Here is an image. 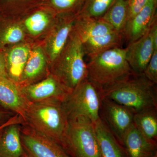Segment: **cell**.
Returning <instances> with one entry per match:
<instances>
[{
    "label": "cell",
    "instance_id": "cell-33",
    "mask_svg": "<svg viewBox=\"0 0 157 157\" xmlns=\"http://www.w3.org/2000/svg\"><path fill=\"white\" fill-rule=\"evenodd\" d=\"M155 2L157 3V0H154Z\"/></svg>",
    "mask_w": 157,
    "mask_h": 157
},
{
    "label": "cell",
    "instance_id": "cell-35",
    "mask_svg": "<svg viewBox=\"0 0 157 157\" xmlns=\"http://www.w3.org/2000/svg\"><path fill=\"white\" fill-rule=\"evenodd\" d=\"M154 157H157V155H156Z\"/></svg>",
    "mask_w": 157,
    "mask_h": 157
},
{
    "label": "cell",
    "instance_id": "cell-8",
    "mask_svg": "<svg viewBox=\"0 0 157 157\" xmlns=\"http://www.w3.org/2000/svg\"><path fill=\"white\" fill-rule=\"evenodd\" d=\"M100 118L119 143L134 124V113L127 107L102 97Z\"/></svg>",
    "mask_w": 157,
    "mask_h": 157
},
{
    "label": "cell",
    "instance_id": "cell-24",
    "mask_svg": "<svg viewBox=\"0 0 157 157\" xmlns=\"http://www.w3.org/2000/svg\"><path fill=\"white\" fill-rule=\"evenodd\" d=\"M128 0H113L101 19L122 34L127 23Z\"/></svg>",
    "mask_w": 157,
    "mask_h": 157
},
{
    "label": "cell",
    "instance_id": "cell-20",
    "mask_svg": "<svg viewBox=\"0 0 157 157\" xmlns=\"http://www.w3.org/2000/svg\"><path fill=\"white\" fill-rule=\"evenodd\" d=\"M20 132V124H15L6 127L0 133V157L24 155Z\"/></svg>",
    "mask_w": 157,
    "mask_h": 157
},
{
    "label": "cell",
    "instance_id": "cell-22",
    "mask_svg": "<svg viewBox=\"0 0 157 157\" xmlns=\"http://www.w3.org/2000/svg\"><path fill=\"white\" fill-rule=\"evenodd\" d=\"M157 107L149 108L134 113V124L137 130L149 141L157 143Z\"/></svg>",
    "mask_w": 157,
    "mask_h": 157
},
{
    "label": "cell",
    "instance_id": "cell-17",
    "mask_svg": "<svg viewBox=\"0 0 157 157\" xmlns=\"http://www.w3.org/2000/svg\"><path fill=\"white\" fill-rule=\"evenodd\" d=\"M29 103L19 86L11 81L0 80V104L21 116L24 122Z\"/></svg>",
    "mask_w": 157,
    "mask_h": 157
},
{
    "label": "cell",
    "instance_id": "cell-11",
    "mask_svg": "<svg viewBox=\"0 0 157 157\" xmlns=\"http://www.w3.org/2000/svg\"><path fill=\"white\" fill-rule=\"evenodd\" d=\"M125 48L127 61L133 74H143L155 50L151 28L140 39L128 44Z\"/></svg>",
    "mask_w": 157,
    "mask_h": 157
},
{
    "label": "cell",
    "instance_id": "cell-29",
    "mask_svg": "<svg viewBox=\"0 0 157 157\" xmlns=\"http://www.w3.org/2000/svg\"><path fill=\"white\" fill-rule=\"evenodd\" d=\"M149 1V0H128L127 22L140 12L147 4Z\"/></svg>",
    "mask_w": 157,
    "mask_h": 157
},
{
    "label": "cell",
    "instance_id": "cell-26",
    "mask_svg": "<svg viewBox=\"0 0 157 157\" xmlns=\"http://www.w3.org/2000/svg\"><path fill=\"white\" fill-rule=\"evenodd\" d=\"M10 16L25 14L41 6L42 0H0Z\"/></svg>",
    "mask_w": 157,
    "mask_h": 157
},
{
    "label": "cell",
    "instance_id": "cell-34",
    "mask_svg": "<svg viewBox=\"0 0 157 157\" xmlns=\"http://www.w3.org/2000/svg\"><path fill=\"white\" fill-rule=\"evenodd\" d=\"M21 157H25V156L24 155H23Z\"/></svg>",
    "mask_w": 157,
    "mask_h": 157
},
{
    "label": "cell",
    "instance_id": "cell-7",
    "mask_svg": "<svg viewBox=\"0 0 157 157\" xmlns=\"http://www.w3.org/2000/svg\"><path fill=\"white\" fill-rule=\"evenodd\" d=\"M20 134L25 157H71L56 140L26 124L21 127Z\"/></svg>",
    "mask_w": 157,
    "mask_h": 157
},
{
    "label": "cell",
    "instance_id": "cell-31",
    "mask_svg": "<svg viewBox=\"0 0 157 157\" xmlns=\"http://www.w3.org/2000/svg\"><path fill=\"white\" fill-rule=\"evenodd\" d=\"M24 121L22 117L18 114H16V115L10 118L7 121L0 125V133L2 132L3 129L5 128L6 127L10 125L15 124H24Z\"/></svg>",
    "mask_w": 157,
    "mask_h": 157
},
{
    "label": "cell",
    "instance_id": "cell-23",
    "mask_svg": "<svg viewBox=\"0 0 157 157\" xmlns=\"http://www.w3.org/2000/svg\"><path fill=\"white\" fill-rule=\"evenodd\" d=\"M0 25V49L24 42L25 30L21 21L9 18Z\"/></svg>",
    "mask_w": 157,
    "mask_h": 157
},
{
    "label": "cell",
    "instance_id": "cell-14",
    "mask_svg": "<svg viewBox=\"0 0 157 157\" xmlns=\"http://www.w3.org/2000/svg\"><path fill=\"white\" fill-rule=\"evenodd\" d=\"M32 48L30 44L24 41L8 46L3 52L9 80L18 86Z\"/></svg>",
    "mask_w": 157,
    "mask_h": 157
},
{
    "label": "cell",
    "instance_id": "cell-28",
    "mask_svg": "<svg viewBox=\"0 0 157 157\" xmlns=\"http://www.w3.org/2000/svg\"><path fill=\"white\" fill-rule=\"evenodd\" d=\"M143 74L150 81L154 84H157V50L154 51Z\"/></svg>",
    "mask_w": 157,
    "mask_h": 157
},
{
    "label": "cell",
    "instance_id": "cell-12",
    "mask_svg": "<svg viewBox=\"0 0 157 157\" xmlns=\"http://www.w3.org/2000/svg\"><path fill=\"white\" fill-rule=\"evenodd\" d=\"M157 3L149 0L142 10L127 22L122 34L128 44L136 41L147 33L157 19Z\"/></svg>",
    "mask_w": 157,
    "mask_h": 157
},
{
    "label": "cell",
    "instance_id": "cell-18",
    "mask_svg": "<svg viewBox=\"0 0 157 157\" xmlns=\"http://www.w3.org/2000/svg\"><path fill=\"white\" fill-rule=\"evenodd\" d=\"M94 126L100 157H127L123 147L101 118Z\"/></svg>",
    "mask_w": 157,
    "mask_h": 157
},
{
    "label": "cell",
    "instance_id": "cell-5",
    "mask_svg": "<svg viewBox=\"0 0 157 157\" xmlns=\"http://www.w3.org/2000/svg\"><path fill=\"white\" fill-rule=\"evenodd\" d=\"M101 90L88 78L78 85L63 102L68 119L84 117L94 123L100 119Z\"/></svg>",
    "mask_w": 157,
    "mask_h": 157
},
{
    "label": "cell",
    "instance_id": "cell-27",
    "mask_svg": "<svg viewBox=\"0 0 157 157\" xmlns=\"http://www.w3.org/2000/svg\"><path fill=\"white\" fill-rule=\"evenodd\" d=\"M113 1V0H90L84 11L79 15L93 18H101L106 13Z\"/></svg>",
    "mask_w": 157,
    "mask_h": 157
},
{
    "label": "cell",
    "instance_id": "cell-30",
    "mask_svg": "<svg viewBox=\"0 0 157 157\" xmlns=\"http://www.w3.org/2000/svg\"><path fill=\"white\" fill-rule=\"evenodd\" d=\"M0 80L11 81L9 80L6 70V60L4 53L0 50Z\"/></svg>",
    "mask_w": 157,
    "mask_h": 157
},
{
    "label": "cell",
    "instance_id": "cell-16",
    "mask_svg": "<svg viewBox=\"0 0 157 157\" xmlns=\"http://www.w3.org/2000/svg\"><path fill=\"white\" fill-rule=\"evenodd\" d=\"M121 144L127 157H154L157 155V143L146 139L134 124L124 135Z\"/></svg>",
    "mask_w": 157,
    "mask_h": 157
},
{
    "label": "cell",
    "instance_id": "cell-25",
    "mask_svg": "<svg viewBox=\"0 0 157 157\" xmlns=\"http://www.w3.org/2000/svg\"><path fill=\"white\" fill-rule=\"evenodd\" d=\"M90 0H42L41 6L49 8L57 15L78 16L86 8Z\"/></svg>",
    "mask_w": 157,
    "mask_h": 157
},
{
    "label": "cell",
    "instance_id": "cell-32",
    "mask_svg": "<svg viewBox=\"0 0 157 157\" xmlns=\"http://www.w3.org/2000/svg\"><path fill=\"white\" fill-rule=\"evenodd\" d=\"M3 117H4V114H3L2 113L0 112V120H2V118Z\"/></svg>",
    "mask_w": 157,
    "mask_h": 157
},
{
    "label": "cell",
    "instance_id": "cell-19",
    "mask_svg": "<svg viewBox=\"0 0 157 157\" xmlns=\"http://www.w3.org/2000/svg\"><path fill=\"white\" fill-rule=\"evenodd\" d=\"M74 29L82 42L90 38L116 31L110 25L101 18H93L83 15L76 17Z\"/></svg>",
    "mask_w": 157,
    "mask_h": 157
},
{
    "label": "cell",
    "instance_id": "cell-15",
    "mask_svg": "<svg viewBox=\"0 0 157 157\" xmlns=\"http://www.w3.org/2000/svg\"><path fill=\"white\" fill-rule=\"evenodd\" d=\"M57 17V14L51 9L40 6L26 14L21 21L26 33L37 37L49 30Z\"/></svg>",
    "mask_w": 157,
    "mask_h": 157
},
{
    "label": "cell",
    "instance_id": "cell-3",
    "mask_svg": "<svg viewBox=\"0 0 157 157\" xmlns=\"http://www.w3.org/2000/svg\"><path fill=\"white\" fill-rule=\"evenodd\" d=\"M82 42L75 29L62 52L51 65L52 74L70 92L88 78Z\"/></svg>",
    "mask_w": 157,
    "mask_h": 157
},
{
    "label": "cell",
    "instance_id": "cell-1",
    "mask_svg": "<svg viewBox=\"0 0 157 157\" xmlns=\"http://www.w3.org/2000/svg\"><path fill=\"white\" fill-rule=\"evenodd\" d=\"M101 91L103 98L127 107L134 113L157 107L155 84L143 74H133L123 81L102 88Z\"/></svg>",
    "mask_w": 157,
    "mask_h": 157
},
{
    "label": "cell",
    "instance_id": "cell-21",
    "mask_svg": "<svg viewBox=\"0 0 157 157\" xmlns=\"http://www.w3.org/2000/svg\"><path fill=\"white\" fill-rule=\"evenodd\" d=\"M123 34L114 31L105 35L90 38L82 42L85 55L89 58L111 48L121 47Z\"/></svg>",
    "mask_w": 157,
    "mask_h": 157
},
{
    "label": "cell",
    "instance_id": "cell-6",
    "mask_svg": "<svg viewBox=\"0 0 157 157\" xmlns=\"http://www.w3.org/2000/svg\"><path fill=\"white\" fill-rule=\"evenodd\" d=\"M62 147L71 157H100L94 123L84 117L69 119Z\"/></svg>",
    "mask_w": 157,
    "mask_h": 157
},
{
    "label": "cell",
    "instance_id": "cell-13",
    "mask_svg": "<svg viewBox=\"0 0 157 157\" xmlns=\"http://www.w3.org/2000/svg\"><path fill=\"white\" fill-rule=\"evenodd\" d=\"M48 64L43 46H32L18 86L20 87L33 84L45 78L50 74Z\"/></svg>",
    "mask_w": 157,
    "mask_h": 157
},
{
    "label": "cell",
    "instance_id": "cell-9",
    "mask_svg": "<svg viewBox=\"0 0 157 157\" xmlns=\"http://www.w3.org/2000/svg\"><path fill=\"white\" fill-rule=\"evenodd\" d=\"M76 17L72 15H57L43 46L49 64L51 65L56 60L67 44L74 29Z\"/></svg>",
    "mask_w": 157,
    "mask_h": 157
},
{
    "label": "cell",
    "instance_id": "cell-10",
    "mask_svg": "<svg viewBox=\"0 0 157 157\" xmlns=\"http://www.w3.org/2000/svg\"><path fill=\"white\" fill-rule=\"evenodd\" d=\"M20 88L28 101L31 103L51 100L63 102L70 93L51 73L38 82Z\"/></svg>",
    "mask_w": 157,
    "mask_h": 157
},
{
    "label": "cell",
    "instance_id": "cell-4",
    "mask_svg": "<svg viewBox=\"0 0 157 157\" xmlns=\"http://www.w3.org/2000/svg\"><path fill=\"white\" fill-rule=\"evenodd\" d=\"M88 78L101 88L112 85L133 75L127 62L125 48H111L90 58Z\"/></svg>",
    "mask_w": 157,
    "mask_h": 157
},
{
    "label": "cell",
    "instance_id": "cell-2",
    "mask_svg": "<svg viewBox=\"0 0 157 157\" xmlns=\"http://www.w3.org/2000/svg\"><path fill=\"white\" fill-rule=\"evenodd\" d=\"M25 123L62 146L69 119L63 102L47 100L29 102L25 111Z\"/></svg>",
    "mask_w": 157,
    "mask_h": 157
}]
</instances>
